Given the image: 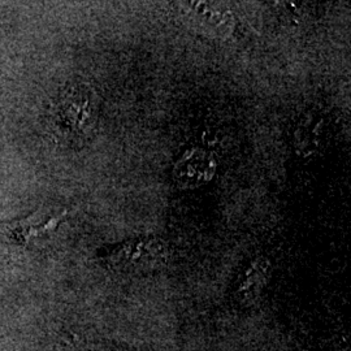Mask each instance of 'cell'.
Returning <instances> with one entry per match:
<instances>
[{"instance_id": "1", "label": "cell", "mask_w": 351, "mask_h": 351, "mask_svg": "<svg viewBox=\"0 0 351 351\" xmlns=\"http://www.w3.org/2000/svg\"><path fill=\"white\" fill-rule=\"evenodd\" d=\"M95 110L88 90L82 86L66 88L53 104V124L62 136L85 138L95 124Z\"/></svg>"}, {"instance_id": "2", "label": "cell", "mask_w": 351, "mask_h": 351, "mask_svg": "<svg viewBox=\"0 0 351 351\" xmlns=\"http://www.w3.org/2000/svg\"><path fill=\"white\" fill-rule=\"evenodd\" d=\"M66 216L68 211L50 216L39 213V211H33L26 217H20L10 221H0V229L10 239L26 249L34 239H42L55 232Z\"/></svg>"}]
</instances>
